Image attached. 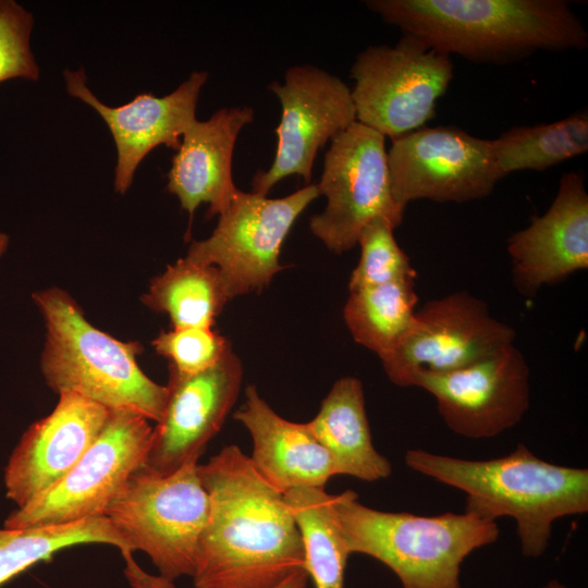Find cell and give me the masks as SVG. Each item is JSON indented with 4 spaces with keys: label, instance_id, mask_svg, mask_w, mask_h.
<instances>
[{
    "label": "cell",
    "instance_id": "6da1fadb",
    "mask_svg": "<svg viewBox=\"0 0 588 588\" xmlns=\"http://www.w3.org/2000/svg\"><path fill=\"white\" fill-rule=\"evenodd\" d=\"M209 497L195 588H273L305 569L301 535L283 492L235 445L198 465Z\"/></svg>",
    "mask_w": 588,
    "mask_h": 588
},
{
    "label": "cell",
    "instance_id": "7a4b0ae2",
    "mask_svg": "<svg viewBox=\"0 0 588 588\" xmlns=\"http://www.w3.org/2000/svg\"><path fill=\"white\" fill-rule=\"evenodd\" d=\"M385 23L427 47L504 64L538 51L584 50L588 33L564 0H369Z\"/></svg>",
    "mask_w": 588,
    "mask_h": 588
},
{
    "label": "cell",
    "instance_id": "3957f363",
    "mask_svg": "<svg viewBox=\"0 0 588 588\" xmlns=\"http://www.w3.org/2000/svg\"><path fill=\"white\" fill-rule=\"evenodd\" d=\"M405 463L466 493L465 512L492 522L513 517L526 558L544 553L555 519L588 512V469L547 462L524 444L505 456L483 461L408 450Z\"/></svg>",
    "mask_w": 588,
    "mask_h": 588
},
{
    "label": "cell",
    "instance_id": "277c9868",
    "mask_svg": "<svg viewBox=\"0 0 588 588\" xmlns=\"http://www.w3.org/2000/svg\"><path fill=\"white\" fill-rule=\"evenodd\" d=\"M33 299L46 327L40 368L56 393L72 392L110 411L133 412L156 422L161 419L168 389L139 368V343L117 340L94 327L59 287L36 292Z\"/></svg>",
    "mask_w": 588,
    "mask_h": 588
},
{
    "label": "cell",
    "instance_id": "5b68a950",
    "mask_svg": "<svg viewBox=\"0 0 588 588\" xmlns=\"http://www.w3.org/2000/svg\"><path fill=\"white\" fill-rule=\"evenodd\" d=\"M333 506L348 553L380 561L403 588H461L463 561L500 534L495 522L468 512L421 516L371 509L352 490L334 494Z\"/></svg>",
    "mask_w": 588,
    "mask_h": 588
},
{
    "label": "cell",
    "instance_id": "8992f818",
    "mask_svg": "<svg viewBox=\"0 0 588 588\" xmlns=\"http://www.w3.org/2000/svg\"><path fill=\"white\" fill-rule=\"evenodd\" d=\"M103 515L132 551L145 552L159 576L193 577L209 516V497L192 462L166 475L144 467L131 476Z\"/></svg>",
    "mask_w": 588,
    "mask_h": 588
},
{
    "label": "cell",
    "instance_id": "52a82bcc",
    "mask_svg": "<svg viewBox=\"0 0 588 588\" xmlns=\"http://www.w3.org/2000/svg\"><path fill=\"white\" fill-rule=\"evenodd\" d=\"M356 121L391 139L426 126L454 77L451 57L409 35L370 46L351 68Z\"/></svg>",
    "mask_w": 588,
    "mask_h": 588
},
{
    "label": "cell",
    "instance_id": "ba28073f",
    "mask_svg": "<svg viewBox=\"0 0 588 588\" xmlns=\"http://www.w3.org/2000/svg\"><path fill=\"white\" fill-rule=\"evenodd\" d=\"M154 427L144 416L111 411L103 428L53 487L13 511L5 528L60 525L103 515L133 474L145 467Z\"/></svg>",
    "mask_w": 588,
    "mask_h": 588
},
{
    "label": "cell",
    "instance_id": "9c48e42d",
    "mask_svg": "<svg viewBox=\"0 0 588 588\" xmlns=\"http://www.w3.org/2000/svg\"><path fill=\"white\" fill-rule=\"evenodd\" d=\"M317 187L327 205L310 218V231L336 254L354 248L377 217L395 228L403 221L405 210L391 192L385 137L357 121L330 142Z\"/></svg>",
    "mask_w": 588,
    "mask_h": 588
},
{
    "label": "cell",
    "instance_id": "30bf717a",
    "mask_svg": "<svg viewBox=\"0 0 588 588\" xmlns=\"http://www.w3.org/2000/svg\"><path fill=\"white\" fill-rule=\"evenodd\" d=\"M318 196L317 184L281 198L237 188L211 235L192 242L186 258L218 268L231 299L259 292L284 268L279 262L281 246L298 216Z\"/></svg>",
    "mask_w": 588,
    "mask_h": 588
},
{
    "label": "cell",
    "instance_id": "8fae6325",
    "mask_svg": "<svg viewBox=\"0 0 588 588\" xmlns=\"http://www.w3.org/2000/svg\"><path fill=\"white\" fill-rule=\"evenodd\" d=\"M391 142V192L403 210L418 199H481L505 176L495 160L491 139L473 136L454 125L424 126Z\"/></svg>",
    "mask_w": 588,
    "mask_h": 588
},
{
    "label": "cell",
    "instance_id": "7c38bea8",
    "mask_svg": "<svg viewBox=\"0 0 588 588\" xmlns=\"http://www.w3.org/2000/svg\"><path fill=\"white\" fill-rule=\"evenodd\" d=\"M515 338V330L495 319L487 303L455 292L425 303L404 340L380 360L392 383L412 387L418 375L463 368L513 344Z\"/></svg>",
    "mask_w": 588,
    "mask_h": 588
},
{
    "label": "cell",
    "instance_id": "4fadbf2b",
    "mask_svg": "<svg viewBox=\"0 0 588 588\" xmlns=\"http://www.w3.org/2000/svg\"><path fill=\"white\" fill-rule=\"evenodd\" d=\"M268 88L279 98L282 114L274 159L252 181V192L264 196L290 175L303 177L308 185L319 148L356 122L348 86L317 66H291L283 82H272Z\"/></svg>",
    "mask_w": 588,
    "mask_h": 588
},
{
    "label": "cell",
    "instance_id": "5bb4252c",
    "mask_svg": "<svg viewBox=\"0 0 588 588\" xmlns=\"http://www.w3.org/2000/svg\"><path fill=\"white\" fill-rule=\"evenodd\" d=\"M412 387L432 394L445 425L469 439L499 436L529 408V367L514 343L456 370L418 375Z\"/></svg>",
    "mask_w": 588,
    "mask_h": 588
},
{
    "label": "cell",
    "instance_id": "9a60e30c",
    "mask_svg": "<svg viewBox=\"0 0 588 588\" xmlns=\"http://www.w3.org/2000/svg\"><path fill=\"white\" fill-rule=\"evenodd\" d=\"M243 365L232 346L213 366L192 375L169 368L168 399L154 427L145 469L169 475L197 462L219 432L242 385Z\"/></svg>",
    "mask_w": 588,
    "mask_h": 588
},
{
    "label": "cell",
    "instance_id": "2e32d148",
    "mask_svg": "<svg viewBox=\"0 0 588 588\" xmlns=\"http://www.w3.org/2000/svg\"><path fill=\"white\" fill-rule=\"evenodd\" d=\"M66 91L91 107L106 122L114 140V189L125 194L143 159L157 146L175 151L182 135L196 120V107L208 73L193 72L172 93L157 97L140 93L130 102L110 107L90 90L84 68L63 71Z\"/></svg>",
    "mask_w": 588,
    "mask_h": 588
},
{
    "label": "cell",
    "instance_id": "e0dca14e",
    "mask_svg": "<svg viewBox=\"0 0 588 588\" xmlns=\"http://www.w3.org/2000/svg\"><path fill=\"white\" fill-rule=\"evenodd\" d=\"M507 253L513 285L526 297L588 268V193L580 172L561 177L548 210L509 237Z\"/></svg>",
    "mask_w": 588,
    "mask_h": 588
},
{
    "label": "cell",
    "instance_id": "ac0fdd59",
    "mask_svg": "<svg viewBox=\"0 0 588 588\" xmlns=\"http://www.w3.org/2000/svg\"><path fill=\"white\" fill-rule=\"evenodd\" d=\"M111 411L72 392L22 436L4 470L7 498L22 507L59 482L94 443Z\"/></svg>",
    "mask_w": 588,
    "mask_h": 588
},
{
    "label": "cell",
    "instance_id": "d6986e66",
    "mask_svg": "<svg viewBox=\"0 0 588 588\" xmlns=\"http://www.w3.org/2000/svg\"><path fill=\"white\" fill-rule=\"evenodd\" d=\"M254 120L247 106L221 108L208 120L197 119L182 135L172 158L167 189L192 217L200 204H208L207 217L220 215L237 191L232 176L236 138Z\"/></svg>",
    "mask_w": 588,
    "mask_h": 588
},
{
    "label": "cell",
    "instance_id": "ffe728a7",
    "mask_svg": "<svg viewBox=\"0 0 588 588\" xmlns=\"http://www.w3.org/2000/svg\"><path fill=\"white\" fill-rule=\"evenodd\" d=\"M253 440L250 457L257 471L281 492L299 487L324 488L336 475L330 454L306 424L293 422L278 415L247 385L245 403L233 415Z\"/></svg>",
    "mask_w": 588,
    "mask_h": 588
},
{
    "label": "cell",
    "instance_id": "44dd1931",
    "mask_svg": "<svg viewBox=\"0 0 588 588\" xmlns=\"http://www.w3.org/2000/svg\"><path fill=\"white\" fill-rule=\"evenodd\" d=\"M306 425L330 454L336 475L364 481L391 475L390 461L372 443L359 379L344 377L335 381L318 414Z\"/></svg>",
    "mask_w": 588,
    "mask_h": 588
},
{
    "label": "cell",
    "instance_id": "7402d4cb",
    "mask_svg": "<svg viewBox=\"0 0 588 588\" xmlns=\"http://www.w3.org/2000/svg\"><path fill=\"white\" fill-rule=\"evenodd\" d=\"M82 543H106L120 549L126 576L133 587L144 585L149 574L132 558L127 541L105 515L77 522L28 528H0V587L63 549Z\"/></svg>",
    "mask_w": 588,
    "mask_h": 588
},
{
    "label": "cell",
    "instance_id": "603a6c76",
    "mask_svg": "<svg viewBox=\"0 0 588 588\" xmlns=\"http://www.w3.org/2000/svg\"><path fill=\"white\" fill-rule=\"evenodd\" d=\"M230 299L218 268L186 257L155 277L142 296L145 306L167 314L173 328H212Z\"/></svg>",
    "mask_w": 588,
    "mask_h": 588
},
{
    "label": "cell",
    "instance_id": "cb8c5ba5",
    "mask_svg": "<svg viewBox=\"0 0 588 588\" xmlns=\"http://www.w3.org/2000/svg\"><path fill=\"white\" fill-rule=\"evenodd\" d=\"M284 494L298 528L305 569L316 588H343L351 555L341 534L333 495L320 487H299Z\"/></svg>",
    "mask_w": 588,
    "mask_h": 588
},
{
    "label": "cell",
    "instance_id": "d4e9b609",
    "mask_svg": "<svg viewBox=\"0 0 588 588\" xmlns=\"http://www.w3.org/2000/svg\"><path fill=\"white\" fill-rule=\"evenodd\" d=\"M415 279L350 291L344 321L353 339L379 358L392 352L415 320Z\"/></svg>",
    "mask_w": 588,
    "mask_h": 588
},
{
    "label": "cell",
    "instance_id": "484cf974",
    "mask_svg": "<svg viewBox=\"0 0 588 588\" xmlns=\"http://www.w3.org/2000/svg\"><path fill=\"white\" fill-rule=\"evenodd\" d=\"M500 170L544 171L588 150V114L580 111L560 121L514 126L491 139Z\"/></svg>",
    "mask_w": 588,
    "mask_h": 588
},
{
    "label": "cell",
    "instance_id": "4316f807",
    "mask_svg": "<svg viewBox=\"0 0 588 588\" xmlns=\"http://www.w3.org/2000/svg\"><path fill=\"white\" fill-rule=\"evenodd\" d=\"M395 226L384 217L372 219L360 232V257L353 270L348 290L416 279L408 256L396 243Z\"/></svg>",
    "mask_w": 588,
    "mask_h": 588
},
{
    "label": "cell",
    "instance_id": "83f0119b",
    "mask_svg": "<svg viewBox=\"0 0 588 588\" xmlns=\"http://www.w3.org/2000/svg\"><path fill=\"white\" fill-rule=\"evenodd\" d=\"M156 352L169 360V368L186 375L217 364L231 347L212 328L188 327L161 331L152 341Z\"/></svg>",
    "mask_w": 588,
    "mask_h": 588
},
{
    "label": "cell",
    "instance_id": "f1b7e54d",
    "mask_svg": "<svg viewBox=\"0 0 588 588\" xmlns=\"http://www.w3.org/2000/svg\"><path fill=\"white\" fill-rule=\"evenodd\" d=\"M33 27L29 11L15 0H0V83L39 79L40 69L30 46Z\"/></svg>",
    "mask_w": 588,
    "mask_h": 588
},
{
    "label": "cell",
    "instance_id": "f546056e",
    "mask_svg": "<svg viewBox=\"0 0 588 588\" xmlns=\"http://www.w3.org/2000/svg\"><path fill=\"white\" fill-rule=\"evenodd\" d=\"M309 576L306 571L302 569L293 573L281 584L273 588H308Z\"/></svg>",
    "mask_w": 588,
    "mask_h": 588
},
{
    "label": "cell",
    "instance_id": "4dcf8cb0",
    "mask_svg": "<svg viewBox=\"0 0 588 588\" xmlns=\"http://www.w3.org/2000/svg\"><path fill=\"white\" fill-rule=\"evenodd\" d=\"M8 245H9V236L5 233L0 232V258L7 250Z\"/></svg>",
    "mask_w": 588,
    "mask_h": 588
},
{
    "label": "cell",
    "instance_id": "1f68e13d",
    "mask_svg": "<svg viewBox=\"0 0 588 588\" xmlns=\"http://www.w3.org/2000/svg\"><path fill=\"white\" fill-rule=\"evenodd\" d=\"M543 588H567L564 584L560 583L559 580H550L548 581Z\"/></svg>",
    "mask_w": 588,
    "mask_h": 588
}]
</instances>
